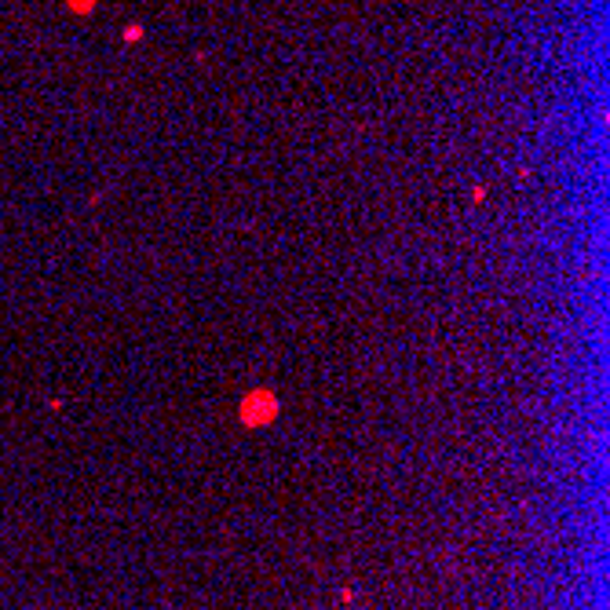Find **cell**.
Returning <instances> with one entry per match:
<instances>
[{"label": "cell", "mask_w": 610, "mask_h": 610, "mask_svg": "<svg viewBox=\"0 0 610 610\" xmlns=\"http://www.w3.org/2000/svg\"><path fill=\"white\" fill-rule=\"evenodd\" d=\"M238 417L245 428H264L278 417V395L274 391H249L238 406Z\"/></svg>", "instance_id": "cell-1"}, {"label": "cell", "mask_w": 610, "mask_h": 610, "mask_svg": "<svg viewBox=\"0 0 610 610\" xmlns=\"http://www.w3.org/2000/svg\"><path fill=\"white\" fill-rule=\"evenodd\" d=\"M69 4H74V8H77V11H88V8H91V4H96V0H69Z\"/></svg>", "instance_id": "cell-2"}]
</instances>
